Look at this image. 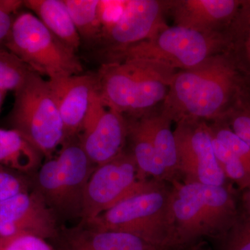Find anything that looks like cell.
Listing matches in <instances>:
<instances>
[{"label":"cell","mask_w":250,"mask_h":250,"mask_svg":"<svg viewBox=\"0 0 250 250\" xmlns=\"http://www.w3.org/2000/svg\"><path fill=\"white\" fill-rule=\"evenodd\" d=\"M32 72L6 47H0V90L16 91Z\"/></svg>","instance_id":"23"},{"label":"cell","mask_w":250,"mask_h":250,"mask_svg":"<svg viewBox=\"0 0 250 250\" xmlns=\"http://www.w3.org/2000/svg\"><path fill=\"white\" fill-rule=\"evenodd\" d=\"M138 118L142 122L150 136L156 152L167 170L170 182H172L177 179L176 176L179 174L177 146L174 131L171 129L172 121L162 112L156 114L151 112Z\"/></svg>","instance_id":"20"},{"label":"cell","mask_w":250,"mask_h":250,"mask_svg":"<svg viewBox=\"0 0 250 250\" xmlns=\"http://www.w3.org/2000/svg\"><path fill=\"white\" fill-rule=\"evenodd\" d=\"M169 2L155 0L127 1L121 18L98 45L103 53L124 48L152 37L165 27L164 16Z\"/></svg>","instance_id":"13"},{"label":"cell","mask_w":250,"mask_h":250,"mask_svg":"<svg viewBox=\"0 0 250 250\" xmlns=\"http://www.w3.org/2000/svg\"><path fill=\"white\" fill-rule=\"evenodd\" d=\"M51 243L56 250H172L130 233L99 229L83 220L72 228L60 227Z\"/></svg>","instance_id":"14"},{"label":"cell","mask_w":250,"mask_h":250,"mask_svg":"<svg viewBox=\"0 0 250 250\" xmlns=\"http://www.w3.org/2000/svg\"><path fill=\"white\" fill-rule=\"evenodd\" d=\"M171 183V211L179 244L200 246L203 238L219 241L239 216L236 196L229 186Z\"/></svg>","instance_id":"2"},{"label":"cell","mask_w":250,"mask_h":250,"mask_svg":"<svg viewBox=\"0 0 250 250\" xmlns=\"http://www.w3.org/2000/svg\"><path fill=\"white\" fill-rule=\"evenodd\" d=\"M240 4L235 0H182L170 3L175 25L206 33L217 32V27L233 17Z\"/></svg>","instance_id":"16"},{"label":"cell","mask_w":250,"mask_h":250,"mask_svg":"<svg viewBox=\"0 0 250 250\" xmlns=\"http://www.w3.org/2000/svg\"><path fill=\"white\" fill-rule=\"evenodd\" d=\"M223 44L218 32L166 25L147 40L103 54L104 62L146 61L174 70H184L198 66L218 54Z\"/></svg>","instance_id":"6"},{"label":"cell","mask_w":250,"mask_h":250,"mask_svg":"<svg viewBox=\"0 0 250 250\" xmlns=\"http://www.w3.org/2000/svg\"><path fill=\"white\" fill-rule=\"evenodd\" d=\"M210 134L215 157L226 178L236 184L241 191L250 187V175L239 158L211 132Z\"/></svg>","instance_id":"22"},{"label":"cell","mask_w":250,"mask_h":250,"mask_svg":"<svg viewBox=\"0 0 250 250\" xmlns=\"http://www.w3.org/2000/svg\"><path fill=\"white\" fill-rule=\"evenodd\" d=\"M175 73L146 61L103 62L95 75L96 90L109 107L126 118H141L164 103Z\"/></svg>","instance_id":"3"},{"label":"cell","mask_w":250,"mask_h":250,"mask_svg":"<svg viewBox=\"0 0 250 250\" xmlns=\"http://www.w3.org/2000/svg\"><path fill=\"white\" fill-rule=\"evenodd\" d=\"M4 47L47 80L83 72L77 52L59 40L29 11L16 14Z\"/></svg>","instance_id":"7"},{"label":"cell","mask_w":250,"mask_h":250,"mask_svg":"<svg viewBox=\"0 0 250 250\" xmlns=\"http://www.w3.org/2000/svg\"><path fill=\"white\" fill-rule=\"evenodd\" d=\"M96 167L79 141L71 140L30 175L31 188L40 194L59 222L81 220L85 188Z\"/></svg>","instance_id":"4"},{"label":"cell","mask_w":250,"mask_h":250,"mask_svg":"<svg viewBox=\"0 0 250 250\" xmlns=\"http://www.w3.org/2000/svg\"><path fill=\"white\" fill-rule=\"evenodd\" d=\"M22 6L24 1L0 0V47H4L15 16Z\"/></svg>","instance_id":"29"},{"label":"cell","mask_w":250,"mask_h":250,"mask_svg":"<svg viewBox=\"0 0 250 250\" xmlns=\"http://www.w3.org/2000/svg\"><path fill=\"white\" fill-rule=\"evenodd\" d=\"M31 189L30 181L26 175L0 166V202Z\"/></svg>","instance_id":"26"},{"label":"cell","mask_w":250,"mask_h":250,"mask_svg":"<svg viewBox=\"0 0 250 250\" xmlns=\"http://www.w3.org/2000/svg\"><path fill=\"white\" fill-rule=\"evenodd\" d=\"M88 222L99 229L130 233L156 246L197 248L179 244L171 211V188L165 183L129 197Z\"/></svg>","instance_id":"5"},{"label":"cell","mask_w":250,"mask_h":250,"mask_svg":"<svg viewBox=\"0 0 250 250\" xmlns=\"http://www.w3.org/2000/svg\"><path fill=\"white\" fill-rule=\"evenodd\" d=\"M227 124L250 147V106H243L231 112Z\"/></svg>","instance_id":"30"},{"label":"cell","mask_w":250,"mask_h":250,"mask_svg":"<svg viewBox=\"0 0 250 250\" xmlns=\"http://www.w3.org/2000/svg\"><path fill=\"white\" fill-rule=\"evenodd\" d=\"M79 136L81 147L94 165H103L124 151L126 118L104 103L95 90Z\"/></svg>","instance_id":"11"},{"label":"cell","mask_w":250,"mask_h":250,"mask_svg":"<svg viewBox=\"0 0 250 250\" xmlns=\"http://www.w3.org/2000/svg\"><path fill=\"white\" fill-rule=\"evenodd\" d=\"M163 183L145 177L131 152L124 150L95 167L85 188L82 220H93L123 200Z\"/></svg>","instance_id":"9"},{"label":"cell","mask_w":250,"mask_h":250,"mask_svg":"<svg viewBox=\"0 0 250 250\" xmlns=\"http://www.w3.org/2000/svg\"><path fill=\"white\" fill-rule=\"evenodd\" d=\"M179 174L185 183L225 187L228 179L219 166L208 125L204 121L185 120L174 131Z\"/></svg>","instance_id":"10"},{"label":"cell","mask_w":250,"mask_h":250,"mask_svg":"<svg viewBox=\"0 0 250 250\" xmlns=\"http://www.w3.org/2000/svg\"><path fill=\"white\" fill-rule=\"evenodd\" d=\"M82 42L98 45L101 36L100 0H64Z\"/></svg>","instance_id":"21"},{"label":"cell","mask_w":250,"mask_h":250,"mask_svg":"<svg viewBox=\"0 0 250 250\" xmlns=\"http://www.w3.org/2000/svg\"><path fill=\"white\" fill-rule=\"evenodd\" d=\"M11 129L32 143L47 159L65 143V130L48 81L32 72L15 91L7 118Z\"/></svg>","instance_id":"8"},{"label":"cell","mask_w":250,"mask_h":250,"mask_svg":"<svg viewBox=\"0 0 250 250\" xmlns=\"http://www.w3.org/2000/svg\"><path fill=\"white\" fill-rule=\"evenodd\" d=\"M47 81L63 124L65 142L75 139L82 131L96 90V76L80 74Z\"/></svg>","instance_id":"15"},{"label":"cell","mask_w":250,"mask_h":250,"mask_svg":"<svg viewBox=\"0 0 250 250\" xmlns=\"http://www.w3.org/2000/svg\"><path fill=\"white\" fill-rule=\"evenodd\" d=\"M24 6L59 40L78 52L82 40L64 0H26Z\"/></svg>","instance_id":"18"},{"label":"cell","mask_w":250,"mask_h":250,"mask_svg":"<svg viewBox=\"0 0 250 250\" xmlns=\"http://www.w3.org/2000/svg\"><path fill=\"white\" fill-rule=\"evenodd\" d=\"M236 81L233 64L217 54L198 66L174 74L161 112L176 123L223 119Z\"/></svg>","instance_id":"1"},{"label":"cell","mask_w":250,"mask_h":250,"mask_svg":"<svg viewBox=\"0 0 250 250\" xmlns=\"http://www.w3.org/2000/svg\"><path fill=\"white\" fill-rule=\"evenodd\" d=\"M210 131L216 139L225 143L241 160L250 175V147L223 120L208 125Z\"/></svg>","instance_id":"24"},{"label":"cell","mask_w":250,"mask_h":250,"mask_svg":"<svg viewBox=\"0 0 250 250\" xmlns=\"http://www.w3.org/2000/svg\"><path fill=\"white\" fill-rule=\"evenodd\" d=\"M0 250H56L47 240L34 235L21 234L0 241Z\"/></svg>","instance_id":"27"},{"label":"cell","mask_w":250,"mask_h":250,"mask_svg":"<svg viewBox=\"0 0 250 250\" xmlns=\"http://www.w3.org/2000/svg\"><path fill=\"white\" fill-rule=\"evenodd\" d=\"M241 211L250 218V187L242 191Z\"/></svg>","instance_id":"31"},{"label":"cell","mask_w":250,"mask_h":250,"mask_svg":"<svg viewBox=\"0 0 250 250\" xmlns=\"http://www.w3.org/2000/svg\"><path fill=\"white\" fill-rule=\"evenodd\" d=\"M6 93H7V92L0 90V111H1V106H2L3 103H4Z\"/></svg>","instance_id":"33"},{"label":"cell","mask_w":250,"mask_h":250,"mask_svg":"<svg viewBox=\"0 0 250 250\" xmlns=\"http://www.w3.org/2000/svg\"><path fill=\"white\" fill-rule=\"evenodd\" d=\"M246 47L247 56H248V60L250 62V27L249 31H248V38H247Z\"/></svg>","instance_id":"32"},{"label":"cell","mask_w":250,"mask_h":250,"mask_svg":"<svg viewBox=\"0 0 250 250\" xmlns=\"http://www.w3.org/2000/svg\"><path fill=\"white\" fill-rule=\"evenodd\" d=\"M43 154L16 130L0 129V166L30 176L42 164Z\"/></svg>","instance_id":"17"},{"label":"cell","mask_w":250,"mask_h":250,"mask_svg":"<svg viewBox=\"0 0 250 250\" xmlns=\"http://www.w3.org/2000/svg\"><path fill=\"white\" fill-rule=\"evenodd\" d=\"M129 152L132 154L139 170L146 177L159 182H170L162 160L156 152L150 136L139 118H126Z\"/></svg>","instance_id":"19"},{"label":"cell","mask_w":250,"mask_h":250,"mask_svg":"<svg viewBox=\"0 0 250 250\" xmlns=\"http://www.w3.org/2000/svg\"><path fill=\"white\" fill-rule=\"evenodd\" d=\"M127 1H106L100 0L99 3V17L101 25V41L108 31L121 18Z\"/></svg>","instance_id":"28"},{"label":"cell","mask_w":250,"mask_h":250,"mask_svg":"<svg viewBox=\"0 0 250 250\" xmlns=\"http://www.w3.org/2000/svg\"><path fill=\"white\" fill-rule=\"evenodd\" d=\"M60 227L54 212L34 189L0 202V241L31 234L51 243Z\"/></svg>","instance_id":"12"},{"label":"cell","mask_w":250,"mask_h":250,"mask_svg":"<svg viewBox=\"0 0 250 250\" xmlns=\"http://www.w3.org/2000/svg\"><path fill=\"white\" fill-rule=\"evenodd\" d=\"M218 241L220 250H250V218L241 211L233 226Z\"/></svg>","instance_id":"25"}]
</instances>
